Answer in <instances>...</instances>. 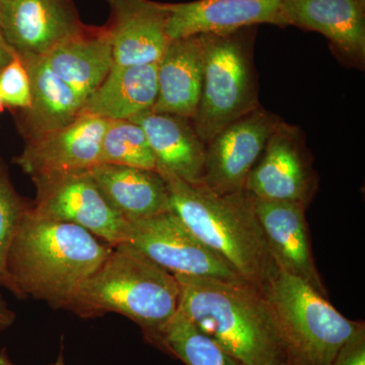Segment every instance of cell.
I'll use <instances>...</instances> for the list:
<instances>
[{
	"instance_id": "obj_1",
	"label": "cell",
	"mask_w": 365,
	"mask_h": 365,
	"mask_svg": "<svg viewBox=\"0 0 365 365\" xmlns=\"http://www.w3.org/2000/svg\"><path fill=\"white\" fill-rule=\"evenodd\" d=\"M114 247L72 223L34 215L21 220L7 256V271L19 299L32 297L68 311L79 287Z\"/></svg>"
},
{
	"instance_id": "obj_2",
	"label": "cell",
	"mask_w": 365,
	"mask_h": 365,
	"mask_svg": "<svg viewBox=\"0 0 365 365\" xmlns=\"http://www.w3.org/2000/svg\"><path fill=\"white\" fill-rule=\"evenodd\" d=\"M169 191L170 211L199 241L264 292L278 273L248 192L218 194L203 182L192 184L155 170Z\"/></svg>"
},
{
	"instance_id": "obj_3",
	"label": "cell",
	"mask_w": 365,
	"mask_h": 365,
	"mask_svg": "<svg viewBox=\"0 0 365 365\" xmlns=\"http://www.w3.org/2000/svg\"><path fill=\"white\" fill-rule=\"evenodd\" d=\"M179 311L244 365H285L275 317L248 283L175 276Z\"/></svg>"
},
{
	"instance_id": "obj_4",
	"label": "cell",
	"mask_w": 365,
	"mask_h": 365,
	"mask_svg": "<svg viewBox=\"0 0 365 365\" xmlns=\"http://www.w3.org/2000/svg\"><path fill=\"white\" fill-rule=\"evenodd\" d=\"M179 304L175 275L129 245L120 244L81 284L68 311L85 319L122 314L141 329L145 342L155 346Z\"/></svg>"
},
{
	"instance_id": "obj_5",
	"label": "cell",
	"mask_w": 365,
	"mask_h": 365,
	"mask_svg": "<svg viewBox=\"0 0 365 365\" xmlns=\"http://www.w3.org/2000/svg\"><path fill=\"white\" fill-rule=\"evenodd\" d=\"M272 307L285 365H331L364 322L343 316L306 281L278 271L263 292Z\"/></svg>"
},
{
	"instance_id": "obj_6",
	"label": "cell",
	"mask_w": 365,
	"mask_h": 365,
	"mask_svg": "<svg viewBox=\"0 0 365 365\" xmlns=\"http://www.w3.org/2000/svg\"><path fill=\"white\" fill-rule=\"evenodd\" d=\"M257 31L258 26L199 35L204 52L203 86L193 123L206 144L228 124L261 106L254 61Z\"/></svg>"
},
{
	"instance_id": "obj_7",
	"label": "cell",
	"mask_w": 365,
	"mask_h": 365,
	"mask_svg": "<svg viewBox=\"0 0 365 365\" xmlns=\"http://www.w3.org/2000/svg\"><path fill=\"white\" fill-rule=\"evenodd\" d=\"M36 198L34 215L85 228L101 241L123 244L127 222L108 202L90 170L31 178Z\"/></svg>"
},
{
	"instance_id": "obj_8",
	"label": "cell",
	"mask_w": 365,
	"mask_h": 365,
	"mask_svg": "<svg viewBox=\"0 0 365 365\" xmlns=\"http://www.w3.org/2000/svg\"><path fill=\"white\" fill-rule=\"evenodd\" d=\"M123 244L175 276L247 283L173 211L128 222Z\"/></svg>"
},
{
	"instance_id": "obj_9",
	"label": "cell",
	"mask_w": 365,
	"mask_h": 365,
	"mask_svg": "<svg viewBox=\"0 0 365 365\" xmlns=\"http://www.w3.org/2000/svg\"><path fill=\"white\" fill-rule=\"evenodd\" d=\"M318 188L319 177L304 131L281 119L249 175L245 191L255 198L287 201L307 208Z\"/></svg>"
},
{
	"instance_id": "obj_10",
	"label": "cell",
	"mask_w": 365,
	"mask_h": 365,
	"mask_svg": "<svg viewBox=\"0 0 365 365\" xmlns=\"http://www.w3.org/2000/svg\"><path fill=\"white\" fill-rule=\"evenodd\" d=\"M281 118L262 106L225 126L206 144L204 185L218 194L245 191Z\"/></svg>"
},
{
	"instance_id": "obj_11",
	"label": "cell",
	"mask_w": 365,
	"mask_h": 365,
	"mask_svg": "<svg viewBox=\"0 0 365 365\" xmlns=\"http://www.w3.org/2000/svg\"><path fill=\"white\" fill-rule=\"evenodd\" d=\"M71 0H4L0 32L20 58L43 57L83 32Z\"/></svg>"
},
{
	"instance_id": "obj_12",
	"label": "cell",
	"mask_w": 365,
	"mask_h": 365,
	"mask_svg": "<svg viewBox=\"0 0 365 365\" xmlns=\"http://www.w3.org/2000/svg\"><path fill=\"white\" fill-rule=\"evenodd\" d=\"M108 123L104 118L81 114L61 128L26 139L14 162L31 178L91 170L100 163Z\"/></svg>"
},
{
	"instance_id": "obj_13",
	"label": "cell",
	"mask_w": 365,
	"mask_h": 365,
	"mask_svg": "<svg viewBox=\"0 0 365 365\" xmlns=\"http://www.w3.org/2000/svg\"><path fill=\"white\" fill-rule=\"evenodd\" d=\"M253 198L262 232L278 270L306 281L329 297L314 262L307 207L287 201Z\"/></svg>"
},
{
	"instance_id": "obj_14",
	"label": "cell",
	"mask_w": 365,
	"mask_h": 365,
	"mask_svg": "<svg viewBox=\"0 0 365 365\" xmlns=\"http://www.w3.org/2000/svg\"><path fill=\"white\" fill-rule=\"evenodd\" d=\"M294 26L325 36L347 66L365 64V11L355 0H283L280 26Z\"/></svg>"
},
{
	"instance_id": "obj_15",
	"label": "cell",
	"mask_w": 365,
	"mask_h": 365,
	"mask_svg": "<svg viewBox=\"0 0 365 365\" xmlns=\"http://www.w3.org/2000/svg\"><path fill=\"white\" fill-rule=\"evenodd\" d=\"M111 9L106 26L111 42L113 66L158 63L170 39L165 4L151 0H105Z\"/></svg>"
},
{
	"instance_id": "obj_16",
	"label": "cell",
	"mask_w": 365,
	"mask_h": 365,
	"mask_svg": "<svg viewBox=\"0 0 365 365\" xmlns=\"http://www.w3.org/2000/svg\"><path fill=\"white\" fill-rule=\"evenodd\" d=\"M283 0H195L165 4L170 40L205 34H227L247 26H280Z\"/></svg>"
},
{
	"instance_id": "obj_17",
	"label": "cell",
	"mask_w": 365,
	"mask_h": 365,
	"mask_svg": "<svg viewBox=\"0 0 365 365\" xmlns=\"http://www.w3.org/2000/svg\"><path fill=\"white\" fill-rule=\"evenodd\" d=\"M131 121L145 132L157 170H167L192 184L202 182L206 143L197 133L191 118L150 110Z\"/></svg>"
},
{
	"instance_id": "obj_18",
	"label": "cell",
	"mask_w": 365,
	"mask_h": 365,
	"mask_svg": "<svg viewBox=\"0 0 365 365\" xmlns=\"http://www.w3.org/2000/svg\"><path fill=\"white\" fill-rule=\"evenodd\" d=\"M28 71L31 103L16 110V122L24 139L56 130L81 115L85 101L54 73L41 57L21 58Z\"/></svg>"
},
{
	"instance_id": "obj_19",
	"label": "cell",
	"mask_w": 365,
	"mask_h": 365,
	"mask_svg": "<svg viewBox=\"0 0 365 365\" xmlns=\"http://www.w3.org/2000/svg\"><path fill=\"white\" fill-rule=\"evenodd\" d=\"M157 64L158 97L151 110L193 120L203 86L204 52L200 37L170 40Z\"/></svg>"
},
{
	"instance_id": "obj_20",
	"label": "cell",
	"mask_w": 365,
	"mask_h": 365,
	"mask_svg": "<svg viewBox=\"0 0 365 365\" xmlns=\"http://www.w3.org/2000/svg\"><path fill=\"white\" fill-rule=\"evenodd\" d=\"M90 173L108 202L127 222L170 211L169 191L157 170L100 163Z\"/></svg>"
},
{
	"instance_id": "obj_21",
	"label": "cell",
	"mask_w": 365,
	"mask_h": 365,
	"mask_svg": "<svg viewBox=\"0 0 365 365\" xmlns=\"http://www.w3.org/2000/svg\"><path fill=\"white\" fill-rule=\"evenodd\" d=\"M41 58L83 101L105 81L114 63L106 26H86L83 32L56 46Z\"/></svg>"
},
{
	"instance_id": "obj_22",
	"label": "cell",
	"mask_w": 365,
	"mask_h": 365,
	"mask_svg": "<svg viewBox=\"0 0 365 365\" xmlns=\"http://www.w3.org/2000/svg\"><path fill=\"white\" fill-rule=\"evenodd\" d=\"M158 97V64L113 66L105 81L83 103L81 114L106 120H131L153 109Z\"/></svg>"
},
{
	"instance_id": "obj_23",
	"label": "cell",
	"mask_w": 365,
	"mask_h": 365,
	"mask_svg": "<svg viewBox=\"0 0 365 365\" xmlns=\"http://www.w3.org/2000/svg\"><path fill=\"white\" fill-rule=\"evenodd\" d=\"M155 347L186 365H244L180 311L165 327Z\"/></svg>"
},
{
	"instance_id": "obj_24",
	"label": "cell",
	"mask_w": 365,
	"mask_h": 365,
	"mask_svg": "<svg viewBox=\"0 0 365 365\" xmlns=\"http://www.w3.org/2000/svg\"><path fill=\"white\" fill-rule=\"evenodd\" d=\"M100 163L157 170V160L145 132L131 120H109L103 137Z\"/></svg>"
},
{
	"instance_id": "obj_25",
	"label": "cell",
	"mask_w": 365,
	"mask_h": 365,
	"mask_svg": "<svg viewBox=\"0 0 365 365\" xmlns=\"http://www.w3.org/2000/svg\"><path fill=\"white\" fill-rule=\"evenodd\" d=\"M30 205L16 192L6 163L0 158V287L9 290L18 299V290L7 271V256Z\"/></svg>"
},
{
	"instance_id": "obj_26",
	"label": "cell",
	"mask_w": 365,
	"mask_h": 365,
	"mask_svg": "<svg viewBox=\"0 0 365 365\" xmlns=\"http://www.w3.org/2000/svg\"><path fill=\"white\" fill-rule=\"evenodd\" d=\"M0 98L4 107L13 111L30 106V78L25 64L16 54L0 71Z\"/></svg>"
},
{
	"instance_id": "obj_27",
	"label": "cell",
	"mask_w": 365,
	"mask_h": 365,
	"mask_svg": "<svg viewBox=\"0 0 365 365\" xmlns=\"http://www.w3.org/2000/svg\"><path fill=\"white\" fill-rule=\"evenodd\" d=\"M331 365H365V327L341 347Z\"/></svg>"
},
{
	"instance_id": "obj_28",
	"label": "cell",
	"mask_w": 365,
	"mask_h": 365,
	"mask_svg": "<svg viewBox=\"0 0 365 365\" xmlns=\"http://www.w3.org/2000/svg\"><path fill=\"white\" fill-rule=\"evenodd\" d=\"M16 314L9 309V306L0 295V333L4 332L7 329L11 328L16 322Z\"/></svg>"
},
{
	"instance_id": "obj_29",
	"label": "cell",
	"mask_w": 365,
	"mask_h": 365,
	"mask_svg": "<svg viewBox=\"0 0 365 365\" xmlns=\"http://www.w3.org/2000/svg\"><path fill=\"white\" fill-rule=\"evenodd\" d=\"M14 54L16 53L6 44V41L0 39V71L13 59Z\"/></svg>"
},
{
	"instance_id": "obj_30",
	"label": "cell",
	"mask_w": 365,
	"mask_h": 365,
	"mask_svg": "<svg viewBox=\"0 0 365 365\" xmlns=\"http://www.w3.org/2000/svg\"><path fill=\"white\" fill-rule=\"evenodd\" d=\"M0 365H16L14 364L13 360L9 357V352L6 348L0 350ZM47 365H66V361H64L63 352H60L59 356L57 357L56 361L52 364Z\"/></svg>"
},
{
	"instance_id": "obj_31",
	"label": "cell",
	"mask_w": 365,
	"mask_h": 365,
	"mask_svg": "<svg viewBox=\"0 0 365 365\" xmlns=\"http://www.w3.org/2000/svg\"><path fill=\"white\" fill-rule=\"evenodd\" d=\"M355 1H356V4H359L364 11H365V0H355Z\"/></svg>"
},
{
	"instance_id": "obj_32",
	"label": "cell",
	"mask_w": 365,
	"mask_h": 365,
	"mask_svg": "<svg viewBox=\"0 0 365 365\" xmlns=\"http://www.w3.org/2000/svg\"><path fill=\"white\" fill-rule=\"evenodd\" d=\"M4 0H0V21H1V13H2V6H4ZM0 39H4L2 38L1 32H0Z\"/></svg>"
},
{
	"instance_id": "obj_33",
	"label": "cell",
	"mask_w": 365,
	"mask_h": 365,
	"mask_svg": "<svg viewBox=\"0 0 365 365\" xmlns=\"http://www.w3.org/2000/svg\"><path fill=\"white\" fill-rule=\"evenodd\" d=\"M4 104H2L1 98H0V111H1L2 108H4Z\"/></svg>"
}]
</instances>
